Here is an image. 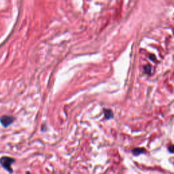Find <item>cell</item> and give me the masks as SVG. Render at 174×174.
I'll return each mask as SVG.
<instances>
[{"label":"cell","mask_w":174,"mask_h":174,"mask_svg":"<svg viewBox=\"0 0 174 174\" xmlns=\"http://www.w3.org/2000/svg\"><path fill=\"white\" fill-rule=\"evenodd\" d=\"M15 162V160L9 156H3L0 159V164L3 167V168L8 171L10 173L12 172V169L11 165L12 163Z\"/></svg>","instance_id":"1"},{"label":"cell","mask_w":174,"mask_h":174,"mask_svg":"<svg viewBox=\"0 0 174 174\" xmlns=\"http://www.w3.org/2000/svg\"><path fill=\"white\" fill-rule=\"evenodd\" d=\"M14 117L10 115H3L0 117V123L3 127H8L14 121Z\"/></svg>","instance_id":"2"},{"label":"cell","mask_w":174,"mask_h":174,"mask_svg":"<svg viewBox=\"0 0 174 174\" xmlns=\"http://www.w3.org/2000/svg\"><path fill=\"white\" fill-rule=\"evenodd\" d=\"M103 113H104V115H105V118L107 119H110L114 117V114H113V112L111 109H103Z\"/></svg>","instance_id":"3"},{"label":"cell","mask_w":174,"mask_h":174,"mask_svg":"<svg viewBox=\"0 0 174 174\" xmlns=\"http://www.w3.org/2000/svg\"><path fill=\"white\" fill-rule=\"evenodd\" d=\"M145 152H146V150H145L144 148H139V147L138 148L133 149V151H132V153H133L134 155H135V156H138L139 154L145 153Z\"/></svg>","instance_id":"4"},{"label":"cell","mask_w":174,"mask_h":174,"mask_svg":"<svg viewBox=\"0 0 174 174\" xmlns=\"http://www.w3.org/2000/svg\"><path fill=\"white\" fill-rule=\"evenodd\" d=\"M151 70H152V67L150 65H146L144 66V71L147 74H151Z\"/></svg>","instance_id":"5"},{"label":"cell","mask_w":174,"mask_h":174,"mask_svg":"<svg viewBox=\"0 0 174 174\" xmlns=\"http://www.w3.org/2000/svg\"><path fill=\"white\" fill-rule=\"evenodd\" d=\"M168 150L169 151L170 153H173L174 152V146L173 145H171L168 148Z\"/></svg>","instance_id":"6"},{"label":"cell","mask_w":174,"mask_h":174,"mask_svg":"<svg viewBox=\"0 0 174 174\" xmlns=\"http://www.w3.org/2000/svg\"><path fill=\"white\" fill-rule=\"evenodd\" d=\"M150 58L151 59H153V61H154V60H155V59H156L155 56H154V55H151V56H150Z\"/></svg>","instance_id":"7"}]
</instances>
